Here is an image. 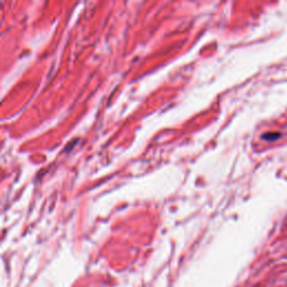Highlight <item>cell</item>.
I'll return each instance as SVG.
<instances>
[{
    "label": "cell",
    "mask_w": 287,
    "mask_h": 287,
    "mask_svg": "<svg viewBox=\"0 0 287 287\" xmlns=\"http://www.w3.org/2000/svg\"><path fill=\"white\" fill-rule=\"evenodd\" d=\"M281 137V135L279 132H269V133H264V136H262V138H264L265 140L267 141H272V140H277V139H279V138Z\"/></svg>",
    "instance_id": "1"
}]
</instances>
